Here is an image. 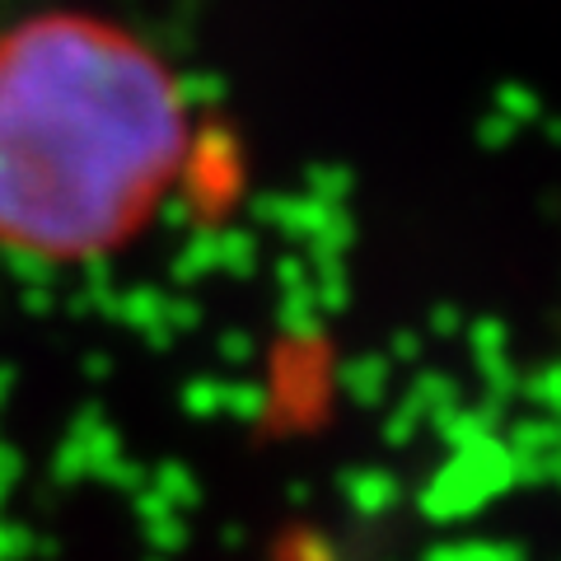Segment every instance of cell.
<instances>
[{
	"mask_svg": "<svg viewBox=\"0 0 561 561\" xmlns=\"http://www.w3.org/2000/svg\"><path fill=\"white\" fill-rule=\"evenodd\" d=\"M192 99L127 24L38 10L0 28V249L76 267L127 253L179 192Z\"/></svg>",
	"mask_w": 561,
	"mask_h": 561,
	"instance_id": "cell-1",
	"label": "cell"
}]
</instances>
